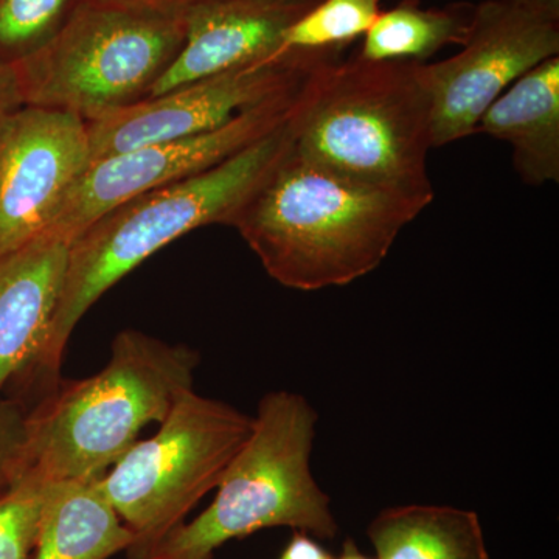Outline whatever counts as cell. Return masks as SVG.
<instances>
[{"label":"cell","mask_w":559,"mask_h":559,"mask_svg":"<svg viewBox=\"0 0 559 559\" xmlns=\"http://www.w3.org/2000/svg\"><path fill=\"white\" fill-rule=\"evenodd\" d=\"M134 540L100 480L60 481L49 485L32 559H109Z\"/></svg>","instance_id":"15"},{"label":"cell","mask_w":559,"mask_h":559,"mask_svg":"<svg viewBox=\"0 0 559 559\" xmlns=\"http://www.w3.org/2000/svg\"><path fill=\"white\" fill-rule=\"evenodd\" d=\"M423 66L359 57L322 62L301 84L288 121L290 148L342 178L433 198Z\"/></svg>","instance_id":"3"},{"label":"cell","mask_w":559,"mask_h":559,"mask_svg":"<svg viewBox=\"0 0 559 559\" xmlns=\"http://www.w3.org/2000/svg\"><path fill=\"white\" fill-rule=\"evenodd\" d=\"M476 5L450 3L439 9H425L419 0H401L393 9L381 11L356 57L378 62H418L448 46L462 47L468 39Z\"/></svg>","instance_id":"17"},{"label":"cell","mask_w":559,"mask_h":559,"mask_svg":"<svg viewBox=\"0 0 559 559\" xmlns=\"http://www.w3.org/2000/svg\"><path fill=\"white\" fill-rule=\"evenodd\" d=\"M70 241L39 235L0 257V395L25 377L46 344L60 301Z\"/></svg>","instance_id":"13"},{"label":"cell","mask_w":559,"mask_h":559,"mask_svg":"<svg viewBox=\"0 0 559 559\" xmlns=\"http://www.w3.org/2000/svg\"><path fill=\"white\" fill-rule=\"evenodd\" d=\"M200 364V352L189 345L120 331L103 370L86 380L58 381L27 411L14 481L100 480L146 426L160 425L193 389Z\"/></svg>","instance_id":"2"},{"label":"cell","mask_w":559,"mask_h":559,"mask_svg":"<svg viewBox=\"0 0 559 559\" xmlns=\"http://www.w3.org/2000/svg\"><path fill=\"white\" fill-rule=\"evenodd\" d=\"M21 106H24V95L16 64L0 61V119Z\"/></svg>","instance_id":"22"},{"label":"cell","mask_w":559,"mask_h":559,"mask_svg":"<svg viewBox=\"0 0 559 559\" xmlns=\"http://www.w3.org/2000/svg\"><path fill=\"white\" fill-rule=\"evenodd\" d=\"M250 429L252 417L245 412L187 390L159 430L139 440L102 477V491L135 538L124 551L128 559H139L186 522L218 487Z\"/></svg>","instance_id":"7"},{"label":"cell","mask_w":559,"mask_h":559,"mask_svg":"<svg viewBox=\"0 0 559 559\" xmlns=\"http://www.w3.org/2000/svg\"><path fill=\"white\" fill-rule=\"evenodd\" d=\"M311 2H319V0H311Z\"/></svg>","instance_id":"26"},{"label":"cell","mask_w":559,"mask_h":559,"mask_svg":"<svg viewBox=\"0 0 559 559\" xmlns=\"http://www.w3.org/2000/svg\"><path fill=\"white\" fill-rule=\"evenodd\" d=\"M91 164L76 114L24 105L0 119V257L50 229Z\"/></svg>","instance_id":"11"},{"label":"cell","mask_w":559,"mask_h":559,"mask_svg":"<svg viewBox=\"0 0 559 559\" xmlns=\"http://www.w3.org/2000/svg\"><path fill=\"white\" fill-rule=\"evenodd\" d=\"M318 2L200 0L183 11L186 38L148 97L277 57L283 35Z\"/></svg>","instance_id":"12"},{"label":"cell","mask_w":559,"mask_h":559,"mask_svg":"<svg viewBox=\"0 0 559 559\" xmlns=\"http://www.w3.org/2000/svg\"><path fill=\"white\" fill-rule=\"evenodd\" d=\"M334 559H370L367 558L362 551L359 550L358 544L353 539H347L344 543V549H342V554L340 558Z\"/></svg>","instance_id":"25"},{"label":"cell","mask_w":559,"mask_h":559,"mask_svg":"<svg viewBox=\"0 0 559 559\" xmlns=\"http://www.w3.org/2000/svg\"><path fill=\"white\" fill-rule=\"evenodd\" d=\"M554 57H559V5L543 0H484L476 5L462 49L423 66L433 148L476 134L488 106Z\"/></svg>","instance_id":"8"},{"label":"cell","mask_w":559,"mask_h":559,"mask_svg":"<svg viewBox=\"0 0 559 559\" xmlns=\"http://www.w3.org/2000/svg\"><path fill=\"white\" fill-rule=\"evenodd\" d=\"M318 418L299 393L277 390L264 395L248 439L221 477L215 500L139 559H212L229 540L264 528L336 538L340 527L330 496L311 471Z\"/></svg>","instance_id":"5"},{"label":"cell","mask_w":559,"mask_h":559,"mask_svg":"<svg viewBox=\"0 0 559 559\" xmlns=\"http://www.w3.org/2000/svg\"><path fill=\"white\" fill-rule=\"evenodd\" d=\"M288 121L200 175L117 205L81 231L70 242L49 336L25 377L46 385V392L55 388L73 330L103 294L183 235L210 224L227 226L289 148Z\"/></svg>","instance_id":"4"},{"label":"cell","mask_w":559,"mask_h":559,"mask_svg":"<svg viewBox=\"0 0 559 559\" xmlns=\"http://www.w3.org/2000/svg\"><path fill=\"white\" fill-rule=\"evenodd\" d=\"M432 201L342 178L289 145L227 226L280 285L320 290L378 270L404 227Z\"/></svg>","instance_id":"1"},{"label":"cell","mask_w":559,"mask_h":559,"mask_svg":"<svg viewBox=\"0 0 559 559\" xmlns=\"http://www.w3.org/2000/svg\"><path fill=\"white\" fill-rule=\"evenodd\" d=\"M377 559H489L479 516L448 506L380 511L367 527Z\"/></svg>","instance_id":"16"},{"label":"cell","mask_w":559,"mask_h":559,"mask_svg":"<svg viewBox=\"0 0 559 559\" xmlns=\"http://www.w3.org/2000/svg\"><path fill=\"white\" fill-rule=\"evenodd\" d=\"M300 90L301 86L242 110L218 130L150 143L92 162L47 231L72 242L117 205L229 159L283 127L293 116Z\"/></svg>","instance_id":"9"},{"label":"cell","mask_w":559,"mask_h":559,"mask_svg":"<svg viewBox=\"0 0 559 559\" xmlns=\"http://www.w3.org/2000/svg\"><path fill=\"white\" fill-rule=\"evenodd\" d=\"M95 2L160 11H183L200 0H95Z\"/></svg>","instance_id":"24"},{"label":"cell","mask_w":559,"mask_h":559,"mask_svg":"<svg viewBox=\"0 0 559 559\" xmlns=\"http://www.w3.org/2000/svg\"><path fill=\"white\" fill-rule=\"evenodd\" d=\"M183 11L83 0L46 46L14 62L24 105L92 121L148 97L182 47Z\"/></svg>","instance_id":"6"},{"label":"cell","mask_w":559,"mask_h":559,"mask_svg":"<svg viewBox=\"0 0 559 559\" xmlns=\"http://www.w3.org/2000/svg\"><path fill=\"white\" fill-rule=\"evenodd\" d=\"M381 0H319L283 35L278 53L304 51L341 57L364 38L381 13Z\"/></svg>","instance_id":"18"},{"label":"cell","mask_w":559,"mask_h":559,"mask_svg":"<svg viewBox=\"0 0 559 559\" xmlns=\"http://www.w3.org/2000/svg\"><path fill=\"white\" fill-rule=\"evenodd\" d=\"M49 485L16 480L0 496V559L33 558Z\"/></svg>","instance_id":"20"},{"label":"cell","mask_w":559,"mask_h":559,"mask_svg":"<svg viewBox=\"0 0 559 559\" xmlns=\"http://www.w3.org/2000/svg\"><path fill=\"white\" fill-rule=\"evenodd\" d=\"M27 411L20 400L0 399V496L16 477L24 444Z\"/></svg>","instance_id":"21"},{"label":"cell","mask_w":559,"mask_h":559,"mask_svg":"<svg viewBox=\"0 0 559 559\" xmlns=\"http://www.w3.org/2000/svg\"><path fill=\"white\" fill-rule=\"evenodd\" d=\"M277 559H334V557H331L325 547L320 546L311 535L294 530L293 538Z\"/></svg>","instance_id":"23"},{"label":"cell","mask_w":559,"mask_h":559,"mask_svg":"<svg viewBox=\"0 0 559 559\" xmlns=\"http://www.w3.org/2000/svg\"><path fill=\"white\" fill-rule=\"evenodd\" d=\"M83 0H0V55L17 62L38 51Z\"/></svg>","instance_id":"19"},{"label":"cell","mask_w":559,"mask_h":559,"mask_svg":"<svg viewBox=\"0 0 559 559\" xmlns=\"http://www.w3.org/2000/svg\"><path fill=\"white\" fill-rule=\"evenodd\" d=\"M477 132L511 146L522 182H559V57L549 58L500 94L477 123Z\"/></svg>","instance_id":"14"},{"label":"cell","mask_w":559,"mask_h":559,"mask_svg":"<svg viewBox=\"0 0 559 559\" xmlns=\"http://www.w3.org/2000/svg\"><path fill=\"white\" fill-rule=\"evenodd\" d=\"M340 60L323 53L286 51L253 64L183 84L87 121L92 162L123 151L193 138L218 130L242 110L297 90L322 62Z\"/></svg>","instance_id":"10"}]
</instances>
